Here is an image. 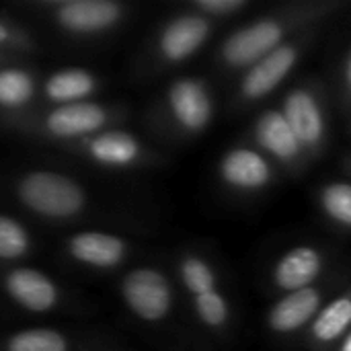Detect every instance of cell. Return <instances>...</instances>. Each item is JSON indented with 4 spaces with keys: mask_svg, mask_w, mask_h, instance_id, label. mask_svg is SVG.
<instances>
[{
    "mask_svg": "<svg viewBox=\"0 0 351 351\" xmlns=\"http://www.w3.org/2000/svg\"><path fill=\"white\" fill-rule=\"evenodd\" d=\"M21 199L35 212L45 216H72L82 208L80 187L56 173H33L23 179L19 187Z\"/></svg>",
    "mask_w": 351,
    "mask_h": 351,
    "instance_id": "obj_1",
    "label": "cell"
},
{
    "mask_svg": "<svg viewBox=\"0 0 351 351\" xmlns=\"http://www.w3.org/2000/svg\"><path fill=\"white\" fill-rule=\"evenodd\" d=\"M284 27L278 21L265 19L232 33L222 45V58L234 68L255 66L274 49L280 47Z\"/></svg>",
    "mask_w": 351,
    "mask_h": 351,
    "instance_id": "obj_2",
    "label": "cell"
},
{
    "mask_svg": "<svg viewBox=\"0 0 351 351\" xmlns=\"http://www.w3.org/2000/svg\"><path fill=\"white\" fill-rule=\"evenodd\" d=\"M123 298L128 306L144 321H158L171 308V288L167 280L152 269H136L123 280Z\"/></svg>",
    "mask_w": 351,
    "mask_h": 351,
    "instance_id": "obj_3",
    "label": "cell"
},
{
    "mask_svg": "<svg viewBox=\"0 0 351 351\" xmlns=\"http://www.w3.org/2000/svg\"><path fill=\"white\" fill-rule=\"evenodd\" d=\"M282 115L286 117L302 148H317L321 144L325 136V119L317 99L311 93L302 88L292 90L284 101Z\"/></svg>",
    "mask_w": 351,
    "mask_h": 351,
    "instance_id": "obj_4",
    "label": "cell"
},
{
    "mask_svg": "<svg viewBox=\"0 0 351 351\" xmlns=\"http://www.w3.org/2000/svg\"><path fill=\"white\" fill-rule=\"evenodd\" d=\"M298 60V49L294 45H280L261 62L251 66L243 80V95L249 99H261L271 93L282 80L292 72Z\"/></svg>",
    "mask_w": 351,
    "mask_h": 351,
    "instance_id": "obj_5",
    "label": "cell"
},
{
    "mask_svg": "<svg viewBox=\"0 0 351 351\" xmlns=\"http://www.w3.org/2000/svg\"><path fill=\"white\" fill-rule=\"evenodd\" d=\"M171 109L177 121L191 132L204 130L212 119V101L197 80H179L169 93Z\"/></svg>",
    "mask_w": 351,
    "mask_h": 351,
    "instance_id": "obj_6",
    "label": "cell"
},
{
    "mask_svg": "<svg viewBox=\"0 0 351 351\" xmlns=\"http://www.w3.org/2000/svg\"><path fill=\"white\" fill-rule=\"evenodd\" d=\"M220 175L228 185L253 191L269 183L271 169L259 152L249 148H234L222 158Z\"/></svg>",
    "mask_w": 351,
    "mask_h": 351,
    "instance_id": "obj_7",
    "label": "cell"
},
{
    "mask_svg": "<svg viewBox=\"0 0 351 351\" xmlns=\"http://www.w3.org/2000/svg\"><path fill=\"white\" fill-rule=\"evenodd\" d=\"M210 25L206 19L197 14H185L175 19L160 37V49L165 58L173 62H181L195 53L199 45L208 39Z\"/></svg>",
    "mask_w": 351,
    "mask_h": 351,
    "instance_id": "obj_8",
    "label": "cell"
},
{
    "mask_svg": "<svg viewBox=\"0 0 351 351\" xmlns=\"http://www.w3.org/2000/svg\"><path fill=\"white\" fill-rule=\"evenodd\" d=\"M319 304H321V292L315 288L290 292L271 308L269 327L276 333H294L317 317Z\"/></svg>",
    "mask_w": 351,
    "mask_h": 351,
    "instance_id": "obj_9",
    "label": "cell"
},
{
    "mask_svg": "<svg viewBox=\"0 0 351 351\" xmlns=\"http://www.w3.org/2000/svg\"><path fill=\"white\" fill-rule=\"evenodd\" d=\"M323 269V259L313 247H296L286 253L276 267V284L290 292L311 288Z\"/></svg>",
    "mask_w": 351,
    "mask_h": 351,
    "instance_id": "obj_10",
    "label": "cell"
},
{
    "mask_svg": "<svg viewBox=\"0 0 351 351\" xmlns=\"http://www.w3.org/2000/svg\"><path fill=\"white\" fill-rule=\"evenodd\" d=\"M257 142L278 160L290 162L302 154V146L280 111H265L255 128Z\"/></svg>",
    "mask_w": 351,
    "mask_h": 351,
    "instance_id": "obj_11",
    "label": "cell"
},
{
    "mask_svg": "<svg viewBox=\"0 0 351 351\" xmlns=\"http://www.w3.org/2000/svg\"><path fill=\"white\" fill-rule=\"evenodd\" d=\"M119 6L109 0H72L60 8V21L74 31H97L113 25Z\"/></svg>",
    "mask_w": 351,
    "mask_h": 351,
    "instance_id": "obj_12",
    "label": "cell"
},
{
    "mask_svg": "<svg viewBox=\"0 0 351 351\" xmlns=\"http://www.w3.org/2000/svg\"><path fill=\"white\" fill-rule=\"evenodd\" d=\"M6 288L16 302H21L25 308L35 313L47 311L56 302V290L51 282L33 269L12 271L6 280Z\"/></svg>",
    "mask_w": 351,
    "mask_h": 351,
    "instance_id": "obj_13",
    "label": "cell"
},
{
    "mask_svg": "<svg viewBox=\"0 0 351 351\" xmlns=\"http://www.w3.org/2000/svg\"><path fill=\"white\" fill-rule=\"evenodd\" d=\"M105 123V111L90 103H74L56 109L47 117V128L56 136H82Z\"/></svg>",
    "mask_w": 351,
    "mask_h": 351,
    "instance_id": "obj_14",
    "label": "cell"
},
{
    "mask_svg": "<svg viewBox=\"0 0 351 351\" xmlns=\"http://www.w3.org/2000/svg\"><path fill=\"white\" fill-rule=\"evenodd\" d=\"M70 249L76 259L90 263V265H99V267H111L119 263L125 251L119 239L101 234V232H82L74 237Z\"/></svg>",
    "mask_w": 351,
    "mask_h": 351,
    "instance_id": "obj_15",
    "label": "cell"
},
{
    "mask_svg": "<svg viewBox=\"0 0 351 351\" xmlns=\"http://www.w3.org/2000/svg\"><path fill=\"white\" fill-rule=\"evenodd\" d=\"M351 327V292L333 300L313 321V337L319 343H331L348 333Z\"/></svg>",
    "mask_w": 351,
    "mask_h": 351,
    "instance_id": "obj_16",
    "label": "cell"
},
{
    "mask_svg": "<svg viewBox=\"0 0 351 351\" xmlns=\"http://www.w3.org/2000/svg\"><path fill=\"white\" fill-rule=\"evenodd\" d=\"M90 152L97 160L107 162V165H128L138 156V144L132 136L123 132H109L99 136Z\"/></svg>",
    "mask_w": 351,
    "mask_h": 351,
    "instance_id": "obj_17",
    "label": "cell"
},
{
    "mask_svg": "<svg viewBox=\"0 0 351 351\" xmlns=\"http://www.w3.org/2000/svg\"><path fill=\"white\" fill-rule=\"evenodd\" d=\"M47 95L53 101H72L93 90V78L82 70H66L47 82Z\"/></svg>",
    "mask_w": 351,
    "mask_h": 351,
    "instance_id": "obj_18",
    "label": "cell"
},
{
    "mask_svg": "<svg viewBox=\"0 0 351 351\" xmlns=\"http://www.w3.org/2000/svg\"><path fill=\"white\" fill-rule=\"evenodd\" d=\"M321 204L335 222L351 228V185L348 183L327 185L321 193Z\"/></svg>",
    "mask_w": 351,
    "mask_h": 351,
    "instance_id": "obj_19",
    "label": "cell"
},
{
    "mask_svg": "<svg viewBox=\"0 0 351 351\" xmlns=\"http://www.w3.org/2000/svg\"><path fill=\"white\" fill-rule=\"evenodd\" d=\"M8 351H66V343L53 331L33 329L14 335L8 343Z\"/></svg>",
    "mask_w": 351,
    "mask_h": 351,
    "instance_id": "obj_20",
    "label": "cell"
},
{
    "mask_svg": "<svg viewBox=\"0 0 351 351\" xmlns=\"http://www.w3.org/2000/svg\"><path fill=\"white\" fill-rule=\"evenodd\" d=\"M181 278L187 286L189 292H193L195 296L208 294L216 290V278L214 271L208 267L206 261L189 257L181 263Z\"/></svg>",
    "mask_w": 351,
    "mask_h": 351,
    "instance_id": "obj_21",
    "label": "cell"
},
{
    "mask_svg": "<svg viewBox=\"0 0 351 351\" xmlns=\"http://www.w3.org/2000/svg\"><path fill=\"white\" fill-rule=\"evenodd\" d=\"M33 93L31 78L19 70H4L0 72V103L14 107L23 105Z\"/></svg>",
    "mask_w": 351,
    "mask_h": 351,
    "instance_id": "obj_22",
    "label": "cell"
},
{
    "mask_svg": "<svg viewBox=\"0 0 351 351\" xmlns=\"http://www.w3.org/2000/svg\"><path fill=\"white\" fill-rule=\"evenodd\" d=\"M27 251V234L25 230L10 218L0 216V257L14 259Z\"/></svg>",
    "mask_w": 351,
    "mask_h": 351,
    "instance_id": "obj_23",
    "label": "cell"
},
{
    "mask_svg": "<svg viewBox=\"0 0 351 351\" xmlns=\"http://www.w3.org/2000/svg\"><path fill=\"white\" fill-rule=\"evenodd\" d=\"M195 311H197V317L208 327H222L228 319L226 300L216 290L202 294V296H195Z\"/></svg>",
    "mask_w": 351,
    "mask_h": 351,
    "instance_id": "obj_24",
    "label": "cell"
},
{
    "mask_svg": "<svg viewBox=\"0 0 351 351\" xmlns=\"http://www.w3.org/2000/svg\"><path fill=\"white\" fill-rule=\"evenodd\" d=\"M197 8H202L204 12H210L214 16H226L230 12L243 10L247 6V0H197L195 2Z\"/></svg>",
    "mask_w": 351,
    "mask_h": 351,
    "instance_id": "obj_25",
    "label": "cell"
},
{
    "mask_svg": "<svg viewBox=\"0 0 351 351\" xmlns=\"http://www.w3.org/2000/svg\"><path fill=\"white\" fill-rule=\"evenodd\" d=\"M339 351H351V331L346 335V339H343V343H341Z\"/></svg>",
    "mask_w": 351,
    "mask_h": 351,
    "instance_id": "obj_26",
    "label": "cell"
},
{
    "mask_svg": "<svg viewBox=\"0 0 351 351\" xmlns=\"http://www.w3.org/2000/svg\"><path fill=\"white\" fill-rule=\"evenodd\" d=\"M346 76H348V84L351 86V56L350 60H348V68H346Z\"/></svg>",
    "mask_w": 351,
    "mask_h": 351,
    "instance_id": "obj_27",
    "label": "cell"
},
{
    "mask_svg": "<svg viewBox=\"0 0 351 351\" xmlns=\"http://www.w3.org/2000/svg\"><path fill=\"white\" fill-rule=\"evenodd\" d=\"M6 35H8V33H6V29L0 25V41H4V39H6Z\"/></svg>",
    "mask_w": 351,
    "mask_h": 351,
    "instance_id": "obj_28",
    "label": "cell"
}]
</instances>
